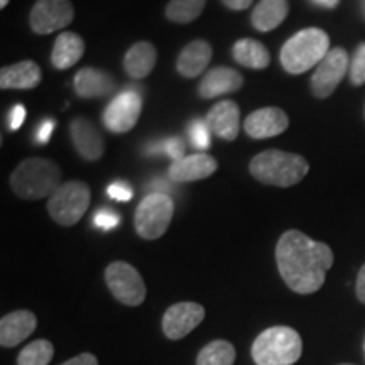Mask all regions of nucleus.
<instances>
[{
	"label": "nucleus",
	"instance_id": "1",
	"mask_svg": "<svg viewBox=\"0 0 365 365\" xmlns=\"http://www.w3.org/2000/svg\"><path fill=\"white\" fill-rule=\"evenodd\" d=\"M333 261L335 257L327 244L309 239L299 230H287L277 240V269L286 286L298 294L322 289Z\"/></svg>",
	"mask_w": 365,
	"mask_h": 365
},
{
	"label": "nucleus",
	"instance_id": "2",
	"mask_svg": "<svg viewBox=\"0 0 365 365\" xmlns=\"http://www.w3.org/2000/svg\"><path fill=\"white\" fill-rule=\"evenodd\" d=\"M249 171L262 185L291 188L308 175L309 164L299 154L284 153L279 149H267L252 158Z\"/></svg>",
	"mask_w": 365,
	"mask_h": 365
},
{
	"label": "nucleus",
	"instance_id": "3",
	"mask_svg": "<svg viewBox=\"0 0 365 365\" xmlns=\"http://www.w3.org/2000/svg\"><path fill=\"white\" fill-rule=\"evenodd\" d=\"M61 186V168L51 159H24L11 175V188L19 198L41 200L51 198Z\"/></svg>",
	"mask_w": 365,
	"mask_h": 365
},
{
	"label": "nucleus",
	"instance_id": "4",
	"mask_svg": "<svg viewBox=\"0 0 365 365\" xmlns=\"http://www.w3.org/2000/svg\"><path fill=\"white\" fill-rule=\"evenodd\" d=\"M330 51V38L323 29L308 27L291 36L281 48L279 59L286 73L303 75L318 66Z\"/></svg>",
	"mask_w": 365,
	"mask_h": 365
},
{
	"label": "nucleus",
	"instance_id": "5",
	"mask_svg": "<svg viewBox=\"0 0 365 365\" xmlns=\"http://www.w3.org/2000/svg\"><path fill=\"white\" fill-rule=\"evenodd\" d=\"M303 354V340L291 327H271L252 344V359L257 365H293Z\"/></svg>",
	"mask_w": 365,
	"mask_h": 365
},
{
	"label": "nucleus",
	"instance_id": "6",
	"mask_svg": "<svg viewBox=\"0 0 365 365\" xmlns=\"http://www.w3.org/2000/svg\"><path fill=\"white\" fill-rule=\"evenodd\" d=\"M91 191L83 181H66L48 200V212L58 225H76L90 207Z\"/></svg>",
	"mask_w": 365,
	"mask_h": 365
},
{
	"label": "nucleus",
	"instance_id": "7",
	"mask_svg": "<svg viewBox=\"0 0 365 365\" xmlns=\"http://www.w3.org/2000/svg\"><path fill=\"white\" fill-rule=\"evenodd\" d=\"M175 215V203L166 193H150L137 205L134 225L144 240H156L166 234Z\"/></svg>",
	"mask_w": 365,
	"mask_h": 365
},
{
	"label": "nucleus",
	"instance_id": "8",
	"mask_svg": "<svg viewBox=\"0 0 365 365\" xmlns=\"http://www.w3.org/2000/svg\"><path fill=\"white\" fill-rule=\"evenodd\" d=\"M105 282H107L113 298L125 307H139L144 303L145 294H148L139 271L122 261L108 264L105 269Z\"/></svg>",
	"mask_w": 365,
	"mask_h": 365
},
{
	"label": "nucleus",
	"instance_id": "9",
	"mask_svg": "<svg viewBox=\"0 0 365 365\" xmlns=\"http://www.w3.org/2000/svg\"><path fill=\"white\" fill-rule=\"evenodd\" d=\"M143 112V97L135 90H124L103 110V125L113 134H125L139 122Z\"/></svg>",
	"mask_w": 365,
	"mask_h": 365
},
{
	"label": "nucleus",
	"instance_id": "10",
	"mask_svg": "<svg viewBox=\"0 0 365 365\" xmlns=\"http://www.w3.org/2000/svg\"><path fill=\"white\" fill-rule=\"evenodd\" d=\"M75 19L71 0H38L29 14V26L36 34H53Z\"/></svg>",
	"mask_w": 365,
	"mask_h": 365
},
{
	"label": "nucleus",
	"instance_id": "11",
	"mask_svg": "<svg viewBox=\"0 0 365 365\" xmlns=\"http://www.w3.org/2000/svg\"><path fill=\"white\" fill-rule=\"evenodd\" d=\"M350 70L349 54L344 48H333L317 66L312 76V91L317 98H328L339 88Z\"/></svg>",
	"mask_w": 365,
	"mask_h": 365
},
{
	"label": "nucleus",
	"instance_id": "12",
	"mask_svg": "<svg viewBox=\"0 0 365 365\" xmlns=\"http://www.w3.org/2000/svg\"><path fill=\"white\" fill-rule=\"evenodd\" d=\"M205 318V308L198 303L182 301L166 309L163 317V331L170 340H181L195 330Z\"/></svg>",
	"mask_w": 365,
	"mask_h": 365
},
{
	"label": "nucleus",
	"instance_id": "13",
	"mask_svg": "<svg viewBox=\"0 0 365 365\" xmlns=\"http://www.w3.org/2000/svg\"><path fill=\"white\" fill-rule=\"evenodd\" d=\"M218 170V163L213 156L207 153L191 154V156H185L178 161H173L168 170V178L173 182H193L200 180H207V178L213 176Z\"/></svg>",
	"mask_w": 365,
	"mask_h": 365
},
{
	"label": "nucleus",
	"instance_id": "14",
	"mask_svg": "<svg viewBox=\"0 0 365 365\" xmlns=\"http://www.w3.org/2000/svg\"><path fill=\"white\" fill-rule=\"evenodd\" d=\"M289 127V117L284 110L277 107L259 108L244 122L245 134L252 139H269V137L281 135Z\"/></svg>",
	"mask_w": 365,
	"mask_h": 365
},
{
	"label": "nucleus",
	"instance_id": "15",
	"mask_svg": "<svg viewBox=\"0 0 365 365\" xmlns=\"http://www.w3.org/2000/svg\"><path fill=\"white\" fill-rule=\"evenodd\" d=\"M71 143L75 145L76 153L85 161H98L105 153V140L100 130L95 127L88 118L76 117L70 124Z\"/></svg>",
	"mask_w": 365,
	"mask_h": 365
},
{
	"label": "nucleus",
	"instance_id": "16",
	"mask_svg": "<svg viewBox=\"0 0 365 365\" xmlns=\"http://www.w3.org/2000/svg\"><path fill=\"white\" fill-rule=\"evenodd\" d=\"M244 85V76L234 68L215 66L207 71L203 80L200 81L198 95L205 100L222 97L227 93H235Z\"/></svg>",
	"mask_w": 365,
	"mask_h": 365
},
{
	"label": "nucleus",
	"instance_id": "17",
	"mask_svg": "<svg viewBox=\"0 0 365 365\" xmlns=\"http://www.w3.org/2000/svg\"><path fill=\"white\" fill-rule=\"evenodd\" d=\"M38 327V318L33 312L17 309L0 319V345L4 349H12L19 345Z\"/></svg>",
	"mask_w": 365,
	"mask_h": 365
},
{
	"label": "nucleus",
	"instance_id": "18",
	"mask_svg": "<svg viewBox=\"0 0 365 365\" xmlns=\"http://www.w3.org/2000/svg\"><path fill=\"white\" fill-rule=\"evenodd\" d=\"M207 122L215 134L227 143H234L240 130V108L232 100H222L210 108Z\"/></svg>",
	"mask_w": 365,
	"mask_h": 365
},
{
	"label": "nucleus",
	"instance_id": "19",
	"mask_svg": "<svg viewBox=\"0 0 365 365\" xmlns=\"http://www.w3.org/2000/svg\"><path fill=\"white\" fill-rule=\"evenodd\" d=\"M212 56L213 49L208 41L195 39L181 49L176 59V70L185 78H196L207 70Z\"/></svg>",
	"mask_w": 365,
	"mask_h": 365
},
{
	"label": "nucleus",
	"instance_id": "20",
	"mask_svg": "<svg viewBox=\"0 0 365 365\" xmlns=\"http://www.w3.org/2000/svg\"><path fill=\"white\" fill-rule=\"evenodd\" d=\"M73 86L80 98H102L112 93L115 81L107 71L97 68H81L73 78Z\"/></svg>",
	"mask_w": 365,
	"mask_h": 365
},
{
	"label": "nucleus",
	"instance_id": "21",
	"mask_svg": "<svg viewBox=\"0 0 365 365\" xmlns=\"http://www.w3.org/2000/svg\"><path fill=\"white\" fill-rule=\"evenodd\" d=\"M43 80L38 63L26 59L16 65L0 70V88L2 90H34Z\"/></svg>",
	"mask_w": 365,
	"mask_h": 365
},
{
	"label": "nucleus",
	"instance_id": "22",
	"mask_svg": "<svg viewBox=\"0 0 365 365\" xmlns=\"http://www.w3.org/2000/svg\"><path fill=\"white\" fill-rule=\"evenodd\" d=\"M158 61V51L148 41H139L127 49L124 56V70L130 78L143 80L153 73Z\"/></svg>",
	"mask_w": 365,
	"mask_h": 365
},
{
	"label": "nucleus",
	"instance_id": "23",
	"mask_svg": "<svg viewBox=\"0 0 365 365\" xmlns=\"http://www.w3.org/2000/svg\"><path fill=\"white\" fill-rule=\"evenodd\" d=\"M85 54V41L76 33H61L54 41L51 63L56 70H70Z\"/></svg>",
	"mask_w": 365,
	"mask_h": 365
},
{
	"label": "nucleus",
	"instance_id": "24",
	"mask_svg": "<svg viewBox=\"0 0 365 365\" xmlns=\"http://www.w3.org/2000/svg\"><path fill=\"white\" fill-rule=\"evenodd\" d=\"M287 12H289L287 0H261L254 7L250 22L259 33H269V31H274L284 22Z\"/></svg>",
	"mask_w": 365,
	"mask_h": 365
},
{
	"label": "nucleus",
	"instance_id": "25",
	"mask_svg": "<svg viewBox=\"0 0 365 365\" xmlns=\"http://www.w3.org/2000/svg\"><path fill=\"white\" fill-rule=\"evenodd\" d=\"M234 59L239 65L250 70H266L271 65V53L261 41L252 38L239 39L232 49Z\"/></svg>",
	"mask_w": 365,
	"mask_h": 365
},
{
	"label": "nucleus",
	"instance_id": "26",
	"mask_svg": "<svg viewBox=\"0 0 365 365\" xmlns=\"http://www.w3.org/2000/svg\"><path fill=\"white\" fill-rule=\"evenodd\" d=\"M235 349L227 340H213L200 350L196 365H234Z\"/></svg>",
	"mask_w": 365,
	"mask_h": 365
},
{
	"label": "nucleus",
	"instance_id": "27",
	"mask_svg": "<svg viewBox=\"0 0 365 365\" xmlns=\"http://www.w3.org/2000/svg\"><path fill=\"white\" fill-rule=\"evenodd\" d=\"M207 0H170L166 6V17L176 24H190L202 16Z\"/></svg>",
	"mask_w": 365,
	"mask_h": 365
},
{
	"label": "nucleus",
	"instance_id": "28",
	"mask_svg": "<svg viewBox=\"0 0 365 365\" xmlns=\"http://www.w3.org/2000/svg\"><path fill=\"white\" fill-rule=\"evenodd\" d=\"M54 346L48 340H36L21 350L17 365H48L53 360Z\"/></svg>",
	"mask_w": 365,
	"mask_h": 365
},
{
	"label": "nucleus",
	"instance_id": "29",
	"mask_svg": "<svg viewBox=\"0 0 365 365\" xmlns=\"http://www.w3.org/2000/svg\"><path fill=\"white\" fill-rule=\"evenodd\" d=\"M210 125L207 120H200V118H196L190 124V139H191V144L195 145L196 149L205 150L210 149V145H212V134H210Z\"/></svg>",
	"mask_w": 365,
	"mask_h": 365
},
{
	"label": "nucleus",
	"instance_id": "30",
	"mask_svg": "<svg viewBox=\"0 0 365 365\" xmlns=\"http://www.w3.org/2000/svg\"><path fill=\"white\" fill-rule=\"evenodd\" d=\"M185 150H186V145L180 137H171V139L164 140V143H158V145H150L148 149V154H166V156H170L173 161H178V159L185 158Z\"/></svg>",
	"mask_w": 365,
	"mask_h": 365
},
{
	"label": "nucleus",
	"instance_id": "31",
	"mask_svg": "<svg viewBox=\"0 0 365 365\" xmlns=\"http://www.w3.org/2000/svg\"><path fill=\"white\" fill-rule=\"evenodd\" d=\"M349 76L355 86L365 83V43H360L355 49L352 61H350Z\"/></svg>",
	"mask_w": 365,
	"mask_h": 365
},
{
	"label": "nucleus",
	"instance_id": "32",
	"mask_svg": "<svg viewBox=\"0 0 365 365\" xmlns=\"http://www.w3.org/2000/svg\"><path fill=\"white\" fill-rule=\"evenodd\" d=\"M118 223H120V217L115 212H112V210H98L93 215V225L102 228V230H112V228L118 227Z\"/></svg>",
	"mask_w": 365,
	"mask_h": 365
},
{
	"label": "nucleus",
	"instance_id": "33",
	"mask_svg": "<svg viewBox=\"0 0 365 365\" xmlns=\"http://www.w3.org/2000/svg\"><path fill=\"white\" fill-rule=\"evenodd\" d=\"M108 198L115 200V202H130L132 200V188L127 182L115 181L112 185H108L107 188Z\"/></svg>",
	"mask_w": 365,
	"mask_h": 365
},
{
	"label": "nucleus",
	"instance_id": "34",
	"mask_svg": "<svg viewBox=\"0 0 365 365\" xmlns=\"http://www.w3.org/2000/svg\"><path fill=\"white\" fill-rule=\"evenodd\" d=\"M54 124H56V122H54L53 118H44V120L38 125V130H36V134H34L36 143H38L39 145L48 144L49 139H51L53 130H54Z\"/></svg>",
	"mask_w": 365,
	"mask_h": 365
},
{
	"label": "nucleus",
	"instance_id": "35",
	"mask_svg": "<svg viewBox=\"0 0 365 365\" xmlns=\"http://www.w3.org/2000/svg\"><path fill=\"white\" fill-rule=\"evenodd\" d=\"M26 120V108L22 103H17L14 105L11 113H9V129L12 132L21 129V125L24 124Z\"/></svg>",
	"mask_w": 365,
	"mask_h": 365
},
{
	"label": "nucleus",
	"instance_id": "36",
	"mask_svg": "<svg viewBox=\"0 0 365 365\" xmlns=\"http://www.w3.org/2000/svg\"><path fill=\"white\" fill-rule=\"evenodd\" d=\"M61 365H98V360L93 354L85 352V354L76 355V357H73L70 360H66V362Z\"/></svg>",
	"mask_w": 365,
	"mask_h": 365
},
{
	"label": "nucleus",
	"instance_id": "37",
	"mask_svg": "<svg viewBox=\"0 0 365 365\" xmlns=\"http://www.w3.org/2000/svg\"><path fill=\"white\" fill-rule=\"evenodd\" d=\"M254 0H222V4L225 7L230 9V11H245L252 6Z\"/></svg>",
	"mask_w": 365,
	"mask_h": 365
},
{
	"label": "nucleus",
	"instance_id": "38",
	"mask_svg": "<svg viewBox=\"0 0 365 365\" xmlns=\"http://www.w3.org/2000/svg\"><path fill=\"white\" fill-rule=\"evenodd\" d=\"M355 291H357V298L360 303L365 304V264L360 267L359 276H357V286H355Z\"/></svg>",
	"mask_w": 365,
	"mask_h": 365
},
{
	"label": "nucleus",
	"instance_id": "39",
	"mask_svg": "<svg viewBox=\"0 0 365 365\" xmlns=\"http://www.w3.org/2000/svg\"><path fill=\"white\" fill-rule=\"evenodd\" d=\"M313 4H317L319 7H325V9H333L339 6L340 0H312Z\"/></svg>",
	"mask_w": 365,
	"mask_h": 365
},
{
	"label": "nucleus",
	"instance_id": "40",
	"mask_svg": "<svg viewBox=\"0 0 365 365\" xmlns=\"http://www.w3.org/2000/svg\"><path fill=\"white\" fill-rule=\"evenodd\" d=\"M11 2V0H0V9H4V7H7V4Z\"/></svg>",
	"mask_w": 365,
	"mask_h": 365
},
{
	"label": "nucleus",
	"instance_id": "41",
	"mask_svg": "<svg viewBox=\"0 0 365 365\" xmlns=\"http://www.w3.org/2000/svg\"><path fill=\"white\" fill-rule=\"evenodd\" d=\"M364 357H365V339H364Z\"/></svg>",
	"mask_w": 365,
	"mask_h": 365
},
{
	"label": "nucleus",
	"instance_id": "42",
	"mask_svg": "<svg viewBox=\"0 0 365 365\" xmlns=\"http://www.w3.org/2000/svg\"><path fill=\"white\" fill-rule=\"evenodd\" d=\"M341 365H352V364H341Z\"/></svg>",
	"mask_w": 365,
	"mask_h": 365
}]
</instances>
